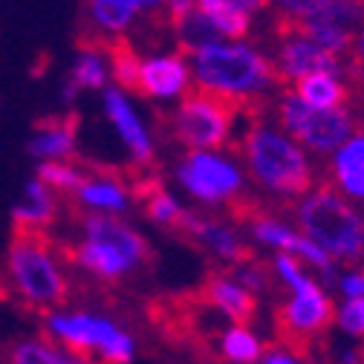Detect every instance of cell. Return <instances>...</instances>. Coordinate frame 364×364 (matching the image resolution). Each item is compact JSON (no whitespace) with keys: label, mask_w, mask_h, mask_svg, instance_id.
Returning <instances> with one entry per match:
<instances>
[{"label":"cell","mask_w":364,"mask_h":364,"mask_svg":"<svg viewBox=\"0 0 364 364\" xmlns=\"http://www.w3.org/2000/svg\"><path fill=\"white\" fill-rule=\"evenodd\" d=\"M194 87L188 55L182 53H162L139 61L136 75V93L151 102H182Z\"/></svg>","instance_id":"cell-13"},{"label":"cell","mask_w":364,"mask_h":364,"mask_svg":"<svg viewBox=\"0 0 364 364\" xmlns=\"http://www.w3.org/2000/svg\"><path fill=\"white\" fill-rule=\"evenodd\" d=\"M205 304L217 309L223 318H229L232 324H249L257 312V298L232 275L225 272H214L205 284Z\"/></svg>","instance_id":"cell-21"},{"label":"cell","mask_w":364,"mask_h":364,"mask_svg":"<svg viewBox=\"0 0 364 364\" xmlns=\"http://www.w3.org/2000/svg\"><path fill=\"white\" fill-rule=\"evenodd\" d=\"M333 289H336V295H338L341 304H344V301H358V298H364V269H361V266H353V269L338 272Z\"/></svg>","instance_id":"cell-34"},{"label":"cell","mask_w":364,"mask_h":364,"mask_svg":"<svg viewBox=\"0 0 364 364\" xmlns=\"http://www.w3.org/2000/svg\"><path fill=\"white\" fill-rule=\"evenodd\" d=\"M232 275L257 298V295H263L266 289H269V284H272V269H266L263 263H257V260H246V263H240V266H235L232 269Z\"/></svg>","instance_id":"cell-33"},{"label":"cell","mask_w":364,"mask_h":364,"mask_svg":"<svg viewBox=\"0 0 364 364\" xmlns=\"http://www.w3.org/2000/svg\"><path fill=\"white\" fill-rule=\"evenodd\" d=\"M272 275L287 289V301L281 304V327L295 341H312L336 321V301L330 289L312 272L289 255L272 257Z\"/></svg>","instance_id":"cell-7"},{"label":"cell","mask_w":364,"mask_h":364,"mask_svg":"<svg viewBox=\"0 0 364 364\" xmlns=\"http://www.w3.org/2000/svg\"><path fill=\"white\" fill-rule=\"evenodd\" d=\"M139 55H136L124 41H116L110 43V81L113 87L124 90V93H130V90H136V75H139Z\"/></svg>","instance_id":"cell-31"},{"label":"cell","mask_w":364,"mask_h":364,"mask_svg":"<svg viewBox=\"0 0 364 364\" xmlns=\"http://www.w3.org/2000/svg\"><path fill=\"white\" fill-rule=\"evenodd\" d=\"M156 9H165V0H87V21L99 41L113 43V38Z\"/></svg>","instance_id":"cell-18"},{"label":"cell","mask_w":364,"mask_h":364,"mask_svg":"<svg viewBox=\"0 0 364 364\" xmlns=\"http://www.w3.org/2000/svg\"><path fill=\"white\" fill-rule=\"evenodd\" d=\"M61 197L50 191L38 176H32L23 186V197L12 208V223L15 232H29V235H47V229L58 220V203Z\"/></svg>","instance_id":"cell-20"},{"label":"cell","mask_w":364,"mask_h":364,"mask_svg":"<svg viewBox=\"0 0 364 364\" xmlns=\"http://www.w3.org/2000/svg\"><path fill=\"white\" fill-rule=\"evenodd\" d=\"M243 110L223 102L208 93H188L176 107L171 110V133L176 136V142H182L191 151H220L223 145H229L235 119Z\"/></svg>","instance_id":"cell-10"},{"label":"cell","mask_w":364,"mask_h":364,"mask_svg":"<svg viewBox=\"0 0 364 364\" xmlns=\"http://www.w3.org/2000/svg\"><path fill=\"white\" fill-rule=\"evenodd\" d=\"M330 186L355 205H364V136L353 133L330 156Z\"/></svg>","instance_id":"cell-22"},{"label":"cell","mask_w":364,"mask_h":364,"mask_svg":"<svg viewBox=\"0 0 364 364\" xmlns=\"http://www.w3.org/2000/svg\"><path fill=\"white\" fill-rule=\"evenodd\" d=\"M353 67L358 75L364 73V26L355 32V41H353Z\"/></svg>","instance_id":"cell-38"},{"label":"cell","mask_w":364,"mask_h":364,"mask_svg":"<svg viewBox=\"0 0 364 364\" xmlns=\"http://www.w3.org/2000/svg\"><path fill=\"white\" fill-rule=\"evenodd\" d=\"M102 113L113 124V130L119 136V142L124 145L127 156L136 165L148 168L156 159V145H154V136H151L145 119L139 116L136 105L130 102V96L124 93V90H119V87L110 84L105 93H102Z\"/></svg>","instance_id":"cell-12"},{"label":"cell","mask_w":364,"mask_h":364,"mask_svg":"<svg viewBox=\"0 0 364 364\" xmlns=\"http://www.w3.org/2000/svg\"><path fill=\"white\" fill-rule=\"evenodd\" d=\"M73 364H102V361H96V358H73Z\"/></svg>","instance_id":"cell-41"},{"label":"cell","mask_w":364,"mask_h":364,"mask_svg":"<svg viewBox=\"0 0 364 364\" xmlns=\"http://www.w3.org/2000/svg\"><path fill=\"white\" fill-rule=\"evenodd\" d=\"M75 355H70L61 344H55L50 336H23L4 347L6 364H73Z\"/></svg>","instance_id":"cell-25"},{"label":"cell","mask_w":364,"mask_h":364,"mask_svg":"<svg viewBox=\"0 0 364 364\" xmlns=\"http://www.w3.org/2000/svg\"><path fill=\"white\" fill-rule=\"evenodd\" d=\"M179 232L197 240L211 257H217L220 263L232 266V269L249 260V243L240 235V229H235L232 223H223L217 217L186 208V214L179 220Z\"/></svg>","instance_id":"cell-14"},{"label":"cell","mask_w":364,"mask_h":364,"mask_svg":"<svg viewBox=\"0 0 364 364\" xmlns=\"http://www.w3.org/2000/svg\"><path fill=\"white\" fill-rule=\"evenodd\" d=\"M107 87H110V43L93 38L78 47L67 81L61 87V99L75 102L81 93H105Z\"/></svg>","instance_id":"cell-16"},{"label":"cell","mask_w":364,"mask_h":364,"mask_svg":"<svg viewBox=\"0 0 364 364\" xmlns=\"http://www.w3.org/2000/svg\"><path fill=\"white\" fill-rule=\"evenodd\" d=\"M272 64H275L278 81H284V84H295L315 73H333L341 78L358 75L353 67V58H336V55L324 53L318 43H312L306 35H301L289 23H281V29L275 35V55H272Z\"/></svg>","instance_id":"cell-11"},{"label":"cell","mask_w":364,"mask_h":364,"mask_svg":"<svg viewBox=\"0 0 364 364\" xmlns=\"http://www.w3.org/2000/svg\"><path fill=\"white\" fill-rule=\"evenodd\" d=\"M35 176L47 186L50 191H55L58 197H73L78 188H81V182L87 176V171H81L75 162H43L35 168Z\"/></svg>","instance_id":"cell-30"},{"label":"cell","mask_w":364,"mask_h":364,"mask_svg":"<svg viewBox=\"0 0 364 364\" xmlns=\"http://www.w3.org/2000/svg\"><path fill=\"white\" fill-rule=\"evenodd\" d=\"M275 6L281 23H333L347 32L364 26V0H269Z\"/></svg>","instance_id":"cell-15"},{"label":"cell","mask_w":364,"mask_h":364,"mask_svg":"<svg viewBox=\"0 0 364 364\" xmlns=\"http://www.w3.org/2000/svg\"><path fill=\"white\" fill-rule=\"evenodd\" d=\"M246 235L252 243L275 252V255H289V257H298L306 237L298 232V225L269 214V211H252L246 217Z\"/></svg>","instance_id":"cell-23"},{"label":"cell","mask_w":364,"mask_h":364,"mask_svg":"<svg viewBox=\"0 0 364 364\" xmlns=\"http://www.w3.org/2000/svg\"><path fill=\"white\" fill-rule=\"evenodd\" d=\"M4 278L23 306L43 315L61 309L70 295L67 266L50 235L15 232L4 257Z\"/></svg>","instance_id":"cell-4"},{"label":"cell","mask_w":364,"mask_h":364,"mask_svg":"<svg viewBox=\"0 0 364 364\" xmlns=\"http://www.w3.org/2000/svg\"><path fill=\"white\" fill-rule=\"evenodd\" d=\"M191 12H197V0H165V18L168 23H179L182 18H188Z\"/></svg>","instance_id":"cell-36"},{"label":"cell","mask_w":364,"mask_h":364,"mask_svg":"<svg viewBox=\"0 0 364 364\" xmlns=\"http://www.w3.org/2000/svg\"><path fill=\"white\" fill-rule=\"evenodd\" d=\"M355 110V107H353ZM355 133H361L364 136V107L361 110H355Z\"/></svg>","instance_id":"cell-40"},{"label":"cell","mask_w":364,"mask_h":364,"mask_svg":"<svg viewBox=\"0 0 364 364\" xmlns=\"http://www.w3.org/2000/svg\"><path fill=\"white\" fill-rule=\"evenodd\" d=\"M240 156L252 182L278 200H301L315 188V165L309 154L278 124L252 119L240 133Z\"/></svg>","instance_id":"cell-2"},{"label":"cell","mask_w":364,"mask_h":364,"mask_svg":"<svg viewBox=\"0 0 364 364\" xmlns=\"http://www.w3.org/2000/svg\"><path fill=\"white\" fill-rule=\"evenodd\" d=\"M257 364H306V358L295 347H269Z\"/></svg>","instance_id":"cell-35"},{"label":"cell","mask_w":364,"mask_h":364,"mask_svg":"<svg viewBox=\"0 0 364 364\" xmlns=\"http://www.w3.org/2000/svg\"><path fill=\"white\" fill-rule=\"evenodd\" d=\"M43 336H50L75 358L102 364H133L136 338L110 315L93 309H55L43 315Z\"/></svg>","instance_id":"cell-6"},{"label":"cell","mask_w":364,"mask_h":364,"mask_svg":"<svg viewBox=\"0 0 364 364\" xmlns=\"http://www.w3.org/2000/svg\"><path fill=\"white\" fill-rule=\"evenodd\" d=\"M217 350L229 364H257L269 347L252 324H232L217 336Z\"/></svg>","instance_id":"cell-26"},{"label":"cell","mask_w":364,"mask_h":364,"mask_svg":"<svg viewBox=\"0 0 364 364\" xmlns=\"http://www.w3.org/2000/svg\"><path fill=\"white\" fill-rule=\"evenodd\" d=\"M148 257V240L127 220L105 214H84L78 223V240L70 249L75 269L102 284H119L136 275Z\"/></svg>","instance_id":"cell-3"},{"label":"cell","mask_w":364,"mask_h":364,"mask_svg":"<svg viewBox=\"0 0 364 364\" xmlns=\"http://www.w3.org/2000/svg\"><path fill=\"white\" fill-rule=\"evenodd\" d=\"M333 327L344 338H350V341H364V298L336 304V321H333Z\"/></svg>","instance_id":"cell-32"},{"label":"cell","mask_w":364,"mask_h":364,"mask_svg":"<svg viewBox=\"0 0 364 364\" xmlns=\"http://www.w3.org/2000/svg\"><path fill=\"white\" fill-rule=\"evenodd\" d=\"M188 64L200 93L217 96L240 110L278 87L272 58L249 41H214L191 53Z\"/></svg>","instance_id":"cell-1"},{"label":"cell","mask_w":364,"mask_h":364,"mask_svg":"<svg viewBox=\"0 0 364 364\" xmlns=\"http://www.w3.org/2000/svg\"><path fill=\"white\" fill-rule=\"evenodd\" d=\"M197 9L223 41H243L252 32V12L237 6L235 0H197Z\"/></svg>","instance_id":"cell-27"},{"label":"cell","mask_w":364,"mask_h":364,"mask_svg":"<svg viewBox=\"0 0 364 364\" xmlns=\"http://www.w3.org/2000/svg\"><path fill=\"white\" fill-rule=\"evenodd\" d=\"M292 93L315 107V110H338V107H353V87L350 78L333 75V73H315L292 84Z\"/></svg>","instance_id":"cell-24"},{"label":"cell","mask_w":364,"mask_h":364,"mask_svg":"<svg viewBox=\"0 0 364 364\" xmlns=\"http://www.w3.org/2000/svg\"><path fill=\"white\" fill-rule=\"evenodd\" d=\"M336 364H364V347H355V344L341 347L336 353Z\"/></svg>","instance_id":"cell-37"},{"label":"cell","mask_w":364,"mask_h":364,"mask_svg":"<svg viewBox=\"0 0 364 364\" xmlns=\"http://www.w3.org/2000/svg\"><path fill=\"white\" fill-rule=\"evenodd\" d=\"M278 127L292 136V139L306 151L318 156H333L350 136L355 133V110L338 107V110H315L304 105L292 90H284L275 105Z\"/></svg>","instance_id":"cell-8"},{"label":"cell","mask_w":364,"mask_h":364,"mask_svg":"<svg viewBox=\"0 0 364 364\" xmlns=\"http://www.w3.org/2000/svg\"><path fill=\"white\" fill-rule=\"evenodd\" d=\"M173 179L200 205H232L246 191L243 165L220 151H188L173 168Z\"/></svg>","instance_id":"cell-9"},{"label":"cell","mask_w":364,"mask_h":364,"mask_svg":"<svg viewBox=\"0 0 364 364\" xmlns=\"http://www.w3.org/2000/svg\"><path fill=\"white\" fill-rule=\"evenodd\" d=\"M75 205L84 208V214H105V217H122L133 205L130 186L116 173H87L81 188L73 194Z\"/></svg>","instance_id":"cell-19"},{"label":"cell","mask_w":364,"mask_h":364,"mask_svg":"<svg viewBox=\"0 0 364 364\" xmlns=\"http://www.w3.org/2000/svg\"><path fill=\"white\" fill-rule=\"evenodd\" d=\"M78 151V119L75 116H47L41 119L26 142V154L43 162H73Z\"/></svg>","instance_id":"cell-17"},{"label":"cell","mask_w":364,"mask_h":364,"mask_svg":"<svg viewBox=\"0 0 364 364\" xmlns=\"http://www.w3.org/2000/svg\"><path fill=\"white\" fill-rule=\"evenodd\" d=\"M171 29H173V35H176V43H179L182 55H191V53L208 47V43H214V41H223V38L217 35V29L205 21V15H203L200 9L191 12L188 18H182L179 23H173Z\"/></svg>","instance_id":"cell-28"},{"label":"cell","mask_w":364,"mask_h":364,"mask_svg":"<svg viewBox=\"0 0 364 364\" xmlns=\"http://www.w3.org/2000/svg\"><path fill=\"white\" fill-rule=\"evenodd\" d=\"M235 4H237V6H243L246 12H252V15H255V12H263V9L269 6V0H235Z\"/></svg>","instance_id":"cell-39"},{"label":"cell","mask_w":364,"mask_h":364,"mask_svg":"<svg viewBox=\"0 0 364 364\" xmlns=\"http://www.w3.org/2000/svg\"><path fill=\"white\" fill-rule=\"evenodd\" d=\"M295 225L336 263L364 257V211L333 186H315L295 203Z\"/></svg>","instance_id":"cell-5"},{"label":"cell","mask_w":364,"mask_h":364,"mask_svg":"<svg viewBox=\"0 0 364 364\" xmlns=\"http://www.w3.org/2000/svg\"><path fill=\"white\" fill-rule=\"evenodd\" d=\"M145 214L154 225H162V229H179V220L186 214L182 203L168 191L162 188L159 182L151 188H145Z\"/></svg>","instance_id":"cell-29"}]
</instances>
